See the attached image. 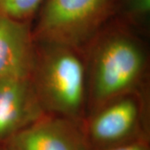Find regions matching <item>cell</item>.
Masks as SVG:
<instances>
[{"label": "cell", "instance_id": "cell-1", "mask_svg": "<svg viewBox=\"0 0 150 150\" xmlns=\"http://www.w3.org/2000/svg\"><path fill=\"white\" fill-rule=\"evenodd\" d=\"M87 48V105L91 112L118 97L138 92L147 70V54L138 38L121 28L101 30Z\"/></svg>", "mask_w": 150, "mask_h": 150}, {"label": "cell", "instance_id": "cell-2", "mask_svg": "<svg viewBox=\"0 0 150 150\" xmlns=\"http://www.w3.org/2000/svg\"><path fill=\"white\" fill-rule=\"evenodd\" d=\"M30 80L45 113L80 121L88 100L87 67L81 50L35 42Z\"/></svg>", "mask_w": 150, "mask_h": 150}, {"label": "cell", "instance_id": "cell-3", "mask_svg": "<svg viewBox=\"0 0 150 150\" xmlns=\"http://www.w3.org/2000/svg\"><path fill=\"white\" fill-rule=\"evenodd\" d=\"M115 0H45L36 26L35 42L83 50L102 30Z\"/></svg>", "mask_w": 150, "mask_h": 150}, {"label": "cell", "instance_id": "cell-4", "mask_svg": "<svg viewBox=\"0 0 150 150\" xmlns=\"http://www.w3.org/2000/svg\"><path fill=\"white\" fill-rule=\"evenodd\" d=\"M142 101L138 92L118 97L91 112L83 127L90 150L124 144L135 138L142 118Z\"/></svg>", "mask_w": 150, "mask_h": 150}, {"label": "cell", "instance_id": "cell-5", "mask_svg": "<svg viewBox=\"0 0 150 150\" xmlns=\"http://www.w3.org/2000/svg\"><path fill=\"white\" fill-rule=\"evenodd\" d=\"M5 144L12 150H90L80 121L48 113Z\"/></svg>", "mask_w": 150, "mask_h": 150}, {"label": "cell", "instance_id": "cell-6", "mask_svg": "<svg viewBox=\"0 0 150 150\" xmlns=\"http://www.w3.org/2000/svg\"><path fill=\"white\" fill-rule=\"evenodd\" d=\"M43 114L30 79H0V143Z\"/></svg>", "mask_w": 150, "mask_h": 150}, {"label": "cell", "instance_id": "cell-7", "mask_svg": "<svg viewBox=\"0 0 150 150\" xmlns=\"http://www.w3.org/2000/svg\"><path fill=\"white\" fill-rule=\"evenodd\" d=\"M34 59L29 21L0 15V79H30Z\"/></svg>", "mask_w": 150, "mask_h": 150}, {"label": "cell", "instance_id": "cell-8", "mask_svg": "<svg viewBox=\"0 0 150 150\" xmlns=\"http://www.w3.org/2000/svg\"><path fill=\"white\" fill-rule=\"evenodd\" d=\"M45 0H0V15L29 21Z\"/></svg>", "mask_w": 150, "mask_h": 150}, {"label": "cell", "instance_id": "cell-9", "mask_svg": "<svg viewBox=\"0 0 150 150\" xmlns=\"http://www.w3.org/2000/svg\"><path fill=\"white\" fill-rule=\"evenodd\" d=\"M93 150H149V146L145 139H138L112 147Z\"/></svg>", "mask_w": 150, "mask_h": 150}, {"label": "cell", "instance_id": "cell-10", "mask_svg": "<svg viewBox=\"0 0 150 150\" xmlns=\"http://www.w3.org/2000/svg\"><path fill=\"white\" fill-rule=\"evenodd\" d=\"M149 9L150 0H129V10L132 14L145 16Z\"/></svg>", "mask_w": 150, "mask_h": 150}]
</instances>
